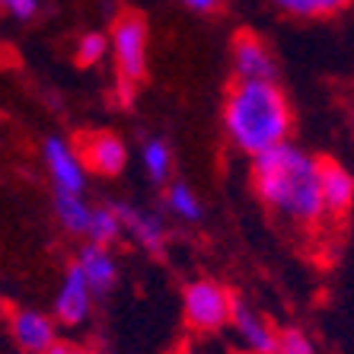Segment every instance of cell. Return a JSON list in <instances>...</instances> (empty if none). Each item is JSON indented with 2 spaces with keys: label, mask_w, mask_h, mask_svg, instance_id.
Returning <instances> with one entry per match:
<instances>
[{
  "label": "cell",
  "mask_w": 354,
  "mask_h": 354,
  "mask_svg": "<svg viewBox=\"0 0 354 354\" xmlns=\"http://www.w3.org/2000/svg\"><path fill=\"white\" fill-rule=\"evenodd\" d=\"M140 163H144V173H147L150 182H166L169 173H173V150L163 138H150L140 150Z\"/></svg>",
  "instance_id": "5bb4252c"
},
{
  "label": "cell",
  "mask_w": 354,
  "mask_h": 354,
  "mask_svg": "<svg viewBox=\"0 0 354 354\" xmlns=\"http://www.w3.org/2000/svg\"><path fill=\"white\" fill-rule=\"evenodd\" d=\"M106 51H109V41L102 32L80 35V41H77V64H83V67L99 64V61L106 58Z\"/></svg>",
  "instance_id": "ac0fdd59"
},
{
  "label": "cell",
  "mask_w": 354,
  "mask_h": 354,
  "mask_svg": "<svg viewBox=\"0 0 354 354\" xmlns=\"http://www.w3.org/2000/svg\"><path fill=\"white\" fill-rule=\"evenodd\" d=\"M83 236H90V243H96V246L115 243V239L122 236V221H118L115 205L112 207H93L90 223H86V233H83Z\"/></svg>",
  "instance_id": "e0dca14e"
},
{
  "label": "cell",
  "mask_w": 354,
  "mask_h": 354,
  "mask_svg": "<svg viewBox=\"0 0 354 354\" xmlns=\"http://www.w3.org/2000/svg\"><path fill=\"white\" fill-rule=\"evenodd\" d=\"M10 329H13L17 345L29 354H41L55 342V322H51V316L39 313V310H19V313H13Z\"/></svg>",
  "instance_id": "7c38bea8"
},
{
  "label": "cell",
  "mask_w": 354,
  "mask_h": 354,
  "mask_svg": "<svg viewBox=\"0 0 354 354\" xmlns=\"http://www.w3.org/2000/svg\"><path fill=\"white\" fill-rule=\"evenodd\" d=\"M189 10H198V13H207V10H217L223 0H182Z\"/></svg>",
  "instance_id": "cb8c5ba5"
},
{
  "label": "cell",
  "mask_w": 354,
  "mask_h": 354,
  "mask_svg": "<svg viewBox=\"0 0 354 354\" xmlns=\"http://www.w3.org/2000/svg\"><path fill=\"white\" fill-rule=\"evenodd\" d=\"M41 354H93V351L83 345H74V342H58V338H55Z\"/></svg>",
  "instance_id": "7402d4cb"
},
{
  "label": "cell",
  "mask_w": 354,
  "mask_h": 354,
  "mask_svg": "<svg viewBox=\"0 0 354 354\" xmlns=\"http://www.w3.org/2000/svg\"><path fill=\"white\" fill-rule=\"evenodd\" d=\"M223 128L239 153L259 157L290 138V102L274 80H236L223 102Z\"/></svg>",
  "instance_id": "7a4b0ae2"
},
{
  "label": "cell",
  "mask_w": 354,
  "mask_h": 354,
  "mask_svg": "<svg viewBox=\"0 0 354 354\" xmlns=\"http://www.w3.org/2000/svg\"><path fill=\"white\" fill-rule=\"evenodd\" d=\"M252 182L256 195L288 223L313 227L326 214L319 192V160L294 147L290 140L252 157Z\"/></svg>",
  "instance_id": "6da1fadb"
},
{
  "label": "cell",
  "mask_w": 354,
  "mask_h": 354,
  "mask_svg": "<svg viewBox=\"0 0 354 354\" xmlns=\"http://www.w3.org/2000/svg\"><path fill=\"white\" fill-rule=\"evenodd\" d=\"M0 7L7 10L13 19H32L39 13L41 0H0Z\"/></svg>",
  "instance_id": "ffe728a7"
},
{
  "label": "cell",
  "mask_w": 354,
  "mask_h": 354,
  "mask_svg": "<svg viewBox=\"0 0 354 354\" xmlns=\"http://www.w3.org/2000/svg\"><path fill=\"white\" fill-rule=\"evenodd\" d=\"M45 166H48L51 185L58 195H83L86 169L77 157L74 144H67L64 138H48L45 140Z\"/></svg>",
  "instance_id": "8992f818"
},
{
  "label": "cell",
  "mask_w": 354,
  "mask_h": 354,
  "mask_svg": "<svg viewBox=\"0 0 354 354\" xmlns=\"http://www.w3.org/2000/svg\"><path fill=\"white\" fill-rule=\"evenodd\" d=\"M274 354H316V345L300 329H288V332H278Z\"/></svg>",
  "instance_id": "d6986e66"
},
{
  "label": "cell",
  "mask_w": 354,
  "mask_h": 354,
  "mask_svg": "<svg viewBox=\"0 0 354 354\" xmlns=\"http://www.w3.org/2000/svg\"><path fill=\"white\" fill-rule=\"evenodd\" d=\"M90 306H93V290L86 288L80 268L71 265L64 281H61L58 297H55V316H58L64 326H80V322H86V316H90Z\"/></svg>",
  "instance_id": "9c48e42d"
},
{
  "label": "cell",
  "mask_w": 354,
  "mask_h": 354,
  "mask_svg": "<svg viewBox=\"0 0 354 354\" xmlns=\"http://www.w3.org/2000/svg\"><path fill=\"white\" fill-rule=\"evenodd\" d=\"M109 48L115 55L118 74L124 83H138L147 74V23L138 13H124L112 26Z\"/></svg>",
  "instance_id": "3957f363"
},
{
  "label": "cell",
  "mask_w": 354,
  "mask_h": 354,
  "mask_svg": "<svg viewBox=\"0 0 354 354\" xmlns=\"http://www.w3.org/2000/svg\"><path fill=\"white\" fill-rule=\"evenodd\" d=\"M166 207H169V211H173L179 221H185V223H198L201 221V214H205L201 198H198L195 189L185 185V182H173V185L166 189Z\"/></svg>",
  "instance_id": "2e32d148"
},
{
  "label": "cell",
  "mask_w": 354,
  "mask_h": 354,
  "mask_svg": "<svg viewBox=\"0 0 354 354\" xmlns=\"http://www.w3.org/2000/svg\"><path fill=\"white\" fill-rule=\"evenodd\" d=\"M319 192L326 214H345L354 205V176L335 160H319Z\"/></svg>",
  "instance_id": "8fae6325"
},
{
  "label": "cell",
  "mask_w": 354,
  "mask_h": 354,
  "mask_svg": "<svg viewBox=\"0 0 354 354\" xmlns=\"http://www.w3.org/2000/svg\"><path fill=\"white\" fill-rule=\"evenodd\" d=\"M304 3H306V13H310V17H329V13L345 10L351 0H304Z\"/></svg>",
  "instance_id": "44dd1931"
},
{
  "label": "cell",
  "mask_w": 354,
  "mask_h": 354,
  "mask_svg": "<svg viewBox=\"0 0 354 354\" xmlns=\"http://www.w3.org/2000/svg\"><path fill=\"white\" fill-rule=\"evenodd\" d=\"M233 74L236 80H274L278 64L259 35L243 32L233 39Z\"/></svg>",
  "instance_id": "52a82bcc"
},
{
  "label": "cell",
  "mask_w": 354,
  "mask_h": 354,
  "mask_svg": "<svg viewBox=\"0 0 354 354\" xmlns=\"http://www.w3.org/2000/svg\"><path fill=\"white\" fill-rule=\"evenodd\" d=\"M230 322H233L236 338L252 354H274V348H278V332L268 326V319H265L262 313H256L252 306L236 300V297H233V306H230Z\"/></svg>",
  "instance_id": "ba28073f"
},
{
  "label": "cell",
  "mask_w": 354,
  "mask_h": 354,
  "mask_svg": "<svg viewBox=\"0 0 354 354\" xmlns=\"http://www.w3.org/2000/svg\"><path fill=\"white\" fill-rule=\"evenodd\" d=\"M77 157H80L83 169H93L99 176H118L128 166V147L118 134L96 131L77 140Z\"/></svg>",
  "instance_id": "5b68a950"
},
{
  "label": "cell",
  "mask_w": 354,
  "mask_h": 354,
  "mask_svg": "<svg viewBox=\"0 0 354 354\" xmlns=\"http://www.w3.org/2000/svg\"><path fill=\"white\" fill-rule=\"evenodd\" d=\"M77 268H80L83 281H86V288L93 290V297L102 294L106 297L109 290L118 284V262L115 256L109 252V246H96V243H90V246L80 249V259H77Z\"/></svg>",
  "instance_id": "30bf717a"
},
{
  "label": "cell",
  "mask_w": 354,
  "mask_h": 354,
  "mask_svg": "<svg viewBox=\"0 0 354 354\" xmlns=\"http://www.w3.org/2000/svg\"><path fill=\"white\" fill-rule=\"evenodd\" d=\"M122 230H131V236L138 239V246H144L147 252H163L166 243V227L153 211H140V207H128V205H115Z\"/></svg>",
  "instance_id": "4fadbf2b"
},
{
  "label": "cell",
  "mask_w": 354,
  "mask_h": 354,
  "mask_svg": "<svg viewBox=\"0 0 354 354\" xmlns=\"http://www.w3.org/2000/svg\"><path fill=\"white\" fill-rule=\"evenodd\" d=\"M90 211L93 207L83 201V195H58V192H55V214L64 223L67 233L83 236V233H86V223H90Z\"/></svg>",
  "instance_id": "9a60e30c"
},
{
  "label": "cell",
  "mask_w": 354,
  "mask_h": 354,
  "mask_svg": "<svg viewBox=\"0 0 354 354\" xmlns=\"http://www.w3.org/2000/svg\"><path fill=\"white\" fill-rule=\"evenodd\" d=\"M233 294L217 281H192L185 294H182V310L189 326L201 332H214L230 322Z\"/></svg>",
  "instance_id": "277c9868"
},
{
  "label": "cell",
  "mask_w": 354,
  "mask_h": 354,
  "mask_svg": "<svg viewBox=\"0 0 354 354\" xmlns=\"http://www.w3.org/2000/svg\"><path fill=\"white\" fill-rule=\"evenodd\" d=\"M274 3H278L284 13H290V17H310V13H306V3H304V0H274Z\"/></svg>",
  "instance_id": "603a6c76"
}]
</instances>
